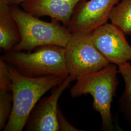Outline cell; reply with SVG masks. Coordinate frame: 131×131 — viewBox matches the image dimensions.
I'll return each mask as SVG.
<instances>
[{
	"mask_svg": "<svg viewBox=\"0 0 131 131\" xmlns=\"http://www.w3.org/2000/svg\"><path fill=\"white\" fill-rule=\"evenodd\" d=\"M73 81L74 79L69 75L49 97L42 99L36 104L26 124V131H59L57 118L58 101Z\"/></svg>",
	"mask_w": 131,
	"mask_h": 131,
	"instance_id": "ba28073f",
	"label": "cell"
},
{
	"mask_svg": "<svg viewBox=\"0 0 131 131\" xmlns=\"http://www.w3.org/2000/svg\"><path fill=\"white\" fill-rule=\"evenodd\" d=\"M11 80L8 69V64L0 58V90L11 91Z\"/></svg>",
	"mask_w": 131,
	"mask_h": 131,
	"instance_id": "5bb4252c",
	"label": "cell"
},
{
	"mask_svg": "<svg viewBox=\"0 0 131 131\" xmlns=\"http://www.w3.org/2000/svg\"><path fill=\"white\" fill-rule=\"evenodd\" d=\"M13 96L11 91L0 90V129L6 126L12 112Z\"/></svg>",
	"mask_w": 131,
	"mask_h": 131,
	"instance_id": "4fadbf2b",
	"label": "cell"
},
{
	"mask_svg": "<svg viewBox=\"0 0 131 131\" xmlns=\"http://www.w3.org/2000/svg\"><path fill=\"white\" fill-rule=\"evenodd\" d=\"M26 0H5V1L10 5H21Z\"/></svg>",
	"mask_w": 131,
	"mask_h": 131,
	"instance_id": "2e32d148",
	"label": "cell"
},
{
	"mask_svg": "<svg viewBox=\"0 0 131 131\" xmlns=\"http://www.w3.org/2000/svg\"><path fill=\"white\" fill-rule=\"evenodd\" d=\"M58 123L59 128V131H82L77 129L71 125L65 117L61 111V109L58 107L57 113Z\"/></svg>",
	"mask_w": 131,
	"mask_h": 131,
	"instance_id": "9a60e30c",
	"label": "cell"
},
{
	"mask_svg": "<svg viewBox=\"0 0 131 131\" xmlns=\"http://www.w3.org/2000/svg\"><path fill=\"white\" fill-rule=\"evenodd\" d=\"M65 49L67 68L74 80L84 73L100 70L110 64L95 46L90 34H72Z\"/></svg>",
	"mask_w": 131,
	"mask_h": 131,
	"instance_id": "5b68a950",
	"label": "cell"
},
{
	"mask_svg": "<svg viewBox=\"0 0 131 131\" xmlns=\"http://www.w3.org/2000/svg\"><path fill=\"white\" fill-rule=\"evenodd\" d=\"M95 46L110 63L118 66L131 61V45L125 34L106 23L90 33Z\"/></svg>",
	"mask_w": 131,
	"mask_h": 131,
	"instance_id": "8992f818",
	"label": "cell"
},
{
	"mask_svg": "<svg viewBox=\"0 0 131 131\" xmlns=\"http://www.w3.org/2000/svg\"><path fill=\"white\" fill-rule=\"evenodd\" d=\"M21 40L18 25L14 18L10 6L0 0V47L5 52H11Z\"/></svg>",
	"mask_w": 131,
	"mask_h": 131,
	"instance_id": "30bf717a",
	"label": "cell"
},
{
	"mask_svg": "<svg viewBox=\"0 0 131 131\" xmlns=\"http://www.w3.org/2000/svg\"><path fill=\"white\" fill-rule=\"evenodd\" d=\"M118 73L124 81V89L118 101V107L131 127V64L128 62L118 66Z\"/></svg>",
	"mask_w": 131,
	"mask_h": 131,
	"instance_id": "8fae6325",
	"label": "cell"
},
{
	"mask_svg": "<svg viewBox=\"0 0 131 131\" xmlns=\"http://www.w3.org/2000/svg\"><path fill=\"white\" fill-rule=\"evenodd\" d=\"M82 0H26L23 9L36 17L48 16L68 27L77 5Z\"/></svg>",
	"mask_w": 131,
	"mask_h": 131,
	"instance_id": "9c48e42d",
	"label": "cell"
},
{
	"mask_svg": "<svg viewBox=\"0 0 131 131\" xmlns=\"http://www.w3.org/2000/svg\"><path fill=\"white\" fill-rule=\"evenodd\" d=\"M10 6L21 35L20 41L12 51L31 52L37 47L49 45L65 48L72 34L68 27L54 19L51 22L42 20L18 5Z\"/></svg>",
	"mask_w": 131,
	"mask_h": 131,
	"instance_id": "3957f363",
	"label": "cell"
},
{
	"mask_svg": "<svg viewBox=\"0 0 131 131\" xmlns=\"http://www.w3.org/2000/svg\"><path fill=\"white\" fill-rule=\"evenodd\" d=\"M117 73V66L110 63L100 70L80 76L70 89L72 98L86 94L92 96V108L101 115L103 131L114 129L111 104L119 84Z\"/></svg>",
	"mask_w": 131,
	"mask_h": 131,
	"instance_id": "7a4b0ae2",
	"label": "cell"
},
{
	"mask_svg": "<svg viewBox=\"0 0 131 131\" xmlns=\"http://www.w3.org/2000/svg\"><path fill=\"white\" fill-rule=\"evenodd\" d=\"M11 80L13 106L4 131H21L42 96L52 88L62 83L67 78L49 75L32 77L23 75L8 65Z\"/></svg>",
	"mask_w": 131,
	"mask_h": 131,
	"instance_id": "6da1fadb",
	"label": "cell"
},
{
	"mask_svg": "<svg viewBox=\"0 0 131 131\" xmlns=\"http://www.w3.org/2000/svg\"><path fill=\"white\" fill-rule=\"evenodd\" d=\"M19 73L32 77L54 75L68 77L64 47L49 45L37 47L33 52H5L1 57Z\"/></svg>",
	"mask_w": 131,
	"mask_h": 131,
	"instance_id": "277c9868",
	"label": "cell"
},
{
	"mask_svg": "<svg viewBox=\"0 0 131 131\" xmlns=\"http://www.w3.org/2000/svg\"><path fill=\"white\" fill-rule=\"evenodd\" d=\"M109 19L126 35H131V0H121L113 8Z\"/></svg>",
	"mask_w": 131,
	"mask_h": 131,
	"instance_id": "7c38bea8",
	"label": "cell"
},
{
	"mask_svg": "<svg viewBox=\"0 0 131 131\" xmlns=\"http://www.w3.org/2000/svg\"><path fill=\"white\" fill-rule=\"evenodd\" d=\"M121 0H82L68 26L71 34H90L107 23L113 7Z\"/></svg>",
	"mask_w": 131,
	"mask_h": 131,
	"instance_id": "52a82bcc",
	"label": "cell"
}]
</instances>
